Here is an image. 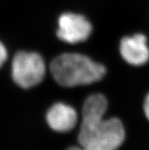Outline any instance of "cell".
Wrapping results in <instances>:
<instances>
[{"label":"cell","mask_w":149,"mask_h":150,"mask_svg":"<svg viewBox=\"0 0 149 150\" xmlns=\"http://www.w3.org/2000/svg\"><path fill=\"white\" fill-rule=\"evenodd\" d=\"M107 109V101L100 94L92 95L87 98L82 108V120L91 121L104 118Z\"/></svg>","instance_id":"7"},{"label":"cell","mask_w":149,"mask_h":150,"mask_svg":"<svg viewBox=\"0 0 149 150\" xmlns=\"http://www.w3.org/2000/svg\"><path fill=\"white\" fill-rule=\"evenodd\" d=\"M57 36L68 44H78L89 38L91 25L84 16L75 13H65L59 18Z\"/></svg>","instance_id":"4"},{"label":"cell","mask_w":149,"mask_h":150,"mask_svg":"<svg viewBox=\"0 0 149 150\" xmlns=\"http://www.w3.org/2000/svg\"><path fill=\"white\" fill-rule=\"evenodd\" d=\"M50 72L56 82L64 87L94 83L106 72L103 65L78 53H64L50 63Z\"/></svg>","instance_id":"1"},{"label":"cell","mask_w":149,"mask_h":150,"mask_svg":"<svg viewBox=\"0 0 149 150\" xmlns=\"http://www.w3.org/2000/svg\"><path fill=\"white\" fill-rule=\"evenodd\" d=\"M47 120L51 129L57 132H68L77 123V113L71 106L56 103L51 107L47 114Z\"/></svg>","instance_id":"6"},{"label":"cell","mask_w":149,"mask_h":150,"mask_svg":"<svg viewBox=\"0 0 149 150\" xmlns=\"http://www.w3.org/2000/svg\"><path fill=\"white\" fill-rule=\"evenodd\" d=\"M120 53L123 59L132 66H142L149 60L147 38L141 34L126 37L121 40Z\"/></svg>","instance_id":"5"},{"label":"cell","mask_w":149,"mask_h":150,"mask_svg":"<svg viewBox=\"0 0 149 150\" xmlns=\"http://www.w3.org/2000/svg\"><path fill=\"white\" fill-rule=\"evenodd\" d=\"M144 112L147 119L149 120V93L146 96L145 103H144Z\"/></svg>","instance_id":"9"},{"label":"cell","mask_w":149,"mask_h":150,"mask_svg":"<svg viewBox=\"0 0 149 150\" xmlns=\"http://www.w3.org/2000/svg\"><path fill=\"white\" fill-rule=\"evenodd\" d=\"M8 57L7 50L2 42H0V68L5 63Z\"/></svg>","instance_id":"8"},{"label":"cell","mask_w":149,"mask_h":150,"mask_svg":"<svg viewBox=\"0 0 149 150\" xmlns=\"http://www.w3.org/2000/svg\"><path fill=\"white\" fill-rule=\"evenodd\" d=\"M68 150H90V149H88L85 148V147H83V146H80L79 147L72 146V147H71V148L68 149Z\"/></svg>","instance_id":"10"},{"label":"cell","mask_w":149,"mask_h":150,"mask_svg":"<svg viewBox=\"0 0 149 150\" xmlns=\"http://www.w3.org/2000/svg\"><path fill=\"white\" fill-rule=\"evenodd\" d=\"M46 66L41 56L34 52H18L14 57L11 76L14 82L23 88H29L41 82Z\"/></svg>","instance_id":"3"},{"label":"cell","mask_w":149,"mask_h":150,"mask_svg":"<svg viewBox=\"0 0 149 150\" xmlns=\"http://www.w3.org/2000/svg\"><path fill=\"white\" fill-rule=\"evenodd\" d=\"M125 139V129L117 118L81 121L78 142L90 150H117Z\"/></svg>","instance_id":"2"}]
</instances>
